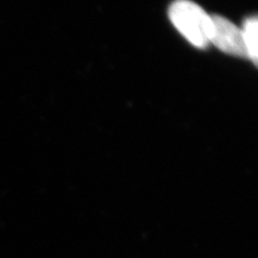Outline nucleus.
<instances>
[{
    "label": "nucleus",
    "instance_id": "1",
    "mask_svg": "<svg viewBox=\"0 0 258 258\" xmlns=\"http://www.w3.org/2000/svg\"><path fill=\"white\" fill-rule=\"evenodd\" d=\"M169 18L189 43L205 48L210 43L211 15L190 0H175L169 8Z\"/></svg>",
    "mask_w": 258,
    "mask_h": 258
},
{
    "label": "nucleus",
    "instance_id": "2",
    "mask_svg": "<svg viewBox=\"0 0 258 258\" xmlns=\"http://www.w3.org/2000/svg\"><path fill=\"white\" fill-rule=\"evenodd\" d=\"M210 43H213L224 53L248 58L242 30L223 16H211Z\"/></svg>",
    "mask_w": 258,
    "mask_h": 258
},
{
    "label": "nucleus",
    "instance_id": "3",
    "mask_svg": "<svg viewBox=\"0 0 258 258\" xmlns=\"http://www.w3.org/2000/svg\"><path fill=\"white\" fill-rule=\"evenodd\" d=\"M257 18H247L244 21L243 29H242V34H243L244 43L246 46V51L248 58L252 59V61L257 64L258 58V48H257Z\"/></svg>",
    "mask_w": 258,
    "mask_h": 258
}]
</instances>
